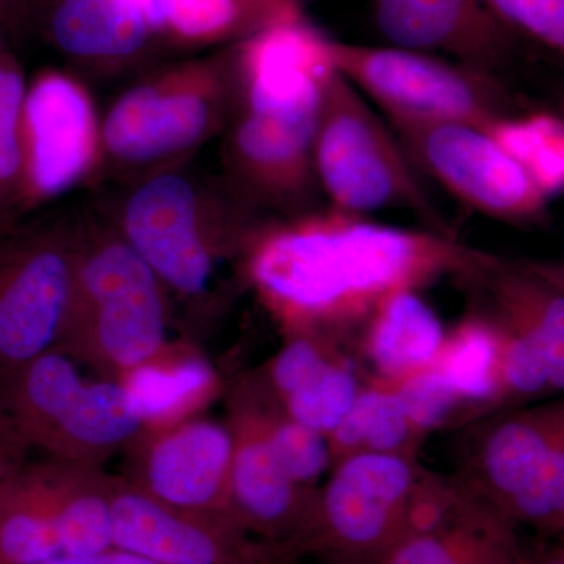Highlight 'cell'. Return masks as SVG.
Here are the masks:
<instances>
[{
  "mask_svg": "<svg viewBox=\"0 0 564 564\" xmlns=\"http://www.w3.org/2000/svg\"><path fill=\"white\" fill-rule=\"evenodd\" d=\"M491 254L454 236L411 231L333 209L263 240L252 280L276 306L299 317L355 318L392 293L441 274H463Z\"/></svg>",
  "mask_w": 564,
  "mask_h": 564,
  "instance_id": "obj_1",
  "label": "cell"
},
{
  "mask_svg": "<svg viewBox=\"0 0 564 564\" xmlns=\"http://www.w3.org/2000/svg\"><path fill=\"white\" fill-rule=\"evenodd\" d=\"M417 432L393 391L369 389L356 397L351 410L329 434L334 463L362 452L408 455ZM410 456V455H408Z\"/></svg>",
  "mask_w": 564,
  "mask_h": 564,
  "instance_id": "obj_23",
  "label": "cell"
},
{
  "mask_svg": "<svg viewBox=\"0 0 564 564\" xmlns=\"http://www.w3.org/2000/svg\"><path fill=\"white\" fill-rule=\"evenodd\" d=\"M77 262L52 234L0 251V380L61 344Z\"/></svg>",
  "mask_w": 564,
  "mask_h": 564,
  "instance_id": "obj_9",
  "label": "cell"
},
{
  "mask_svg": "<svg viewBox=\"0 0 564 564\" xmlns=\"http://www.w3.org/2000/svg\"><path fill=\"white\" fill-rule=\"evenodd\" d=\"M527 564H564V556L555 554L549 556V558L540 560V562L527 563Z\"/></svg>",
  "mask_w": 564,
  "mask_h": 564,
  "instance_id": "obj_40",
  "label": "cell"
},
{
  "mask_svg": "<svg viewBox=\"0 0 564 564\" xmlns=\"http://www.w3.org/2000/svg\"><path fill=\"white\" fill-rule=\"evenodd\" d=\"M328 43L300 18L254 32L243 50L248 110L318 113L323 88L334 73Z\"/></svg>",
  "mask_w": 564,
  "mask_h": 564,
  "instance_id": "obj_16",
  "label": "cell"
},
{
  "mask_svg": "<svg viewBox=\"0 0 564 564\" xmlns=\"http://www.w3.org/2000/svg\"><path fill=\"white\" fill-rule=\"evenodd\" d=\"M17 464L0 459V480H3V478L9 477V475L17 473Z\"/></svg>",
  "mask_w": 564,
  "mask_h": 564,
  "instance_id": "obj_39",
  "label": "cell"
},
{
  "mask_svg": "<svg viewBox=\"0 0 564 564\" xmlns=\"http://www.w3.org/2000/svg\"><path fill=\"white\" fill-rule=\"evenodd\" d=\"M529 173L547 198L564 192V118L519 111L486 129Z\"/></svg>",
  "mask_w": 564,
  "mask_h": 564,
  "instance_id": "obj_24",
  "label": "cell"
},
{
  "mask_svg": "<svg viewBox=\"0 0 564 564\" xmlns=\"http://www.w3.org/2000/svg\"><path fill=\"white\" fill-rule=\"evenodd\" d=\"M393 392L417 434L443 426L462 403L436 364L403 378Z\"/></svg>",
  "mask_w": 564,
  "mask_h": 564,
  "instance_id": "obj_31",
  "label": "cell"
},
{
  "mask_svg": "<svg viewBox=\"0 0 564 564\" xmlns=\"http://www.w3.org/2000/svg\"><path fill=\"white\" fill-rule=\"evenodd\" d=\"M500 343L491 323L480 314L467 318L436 359L437 369L462 403L496 404Z\"/></svg>",
  "mask_w": 564,
  "mask_h": 564,
  "instance_id": "obj_25",
  "label": "cell"
},
{
  "mask_svg": "<svg viewBox=\"0 0 564 564\" xmlns=\"http://www.w3.org/2000/svg\"><path fill=\"white\" fill-rule=\"evenodd\" d=\"M24 77L9 57H0V199L22 182L21 118L25 101Z\"/></svg>",
  "mask_w": 564,
  "mask_h": 564,
  "instance_id": "obj_30",
  "label": "cell"
},
{
  "mask_svg": "<svg viewBox=\"0 0 564 564\" xmlns=\"http://www.w3.org/2000/svg\"><path fill=\"white\" fill-rule=\"evenodd\" d=\"M43 564H158L144 556L132 554V552L122 551V549L111 547L101 554L85 556L61 555L57 558L50 560Z\"/></svg>",
  "mask_w": 564,
  "mask_h": 564,
  "instance_id": "obj_34",
  "label": "cell"
},
{
  "mask_svg": "<svg viewBox=\"0 0 564 564\" xmlns=\"http://www.w3.org/2000/svg\"><path fill=\"white\" fill-rule=\"evenodd\" d=\"M474 544L437 533L430 522L417 532L402 534L392 544L386 564H527L516 549L478 560Z\"/></svg>",
  "mask_w": 564,
  "mask_h": 564,
  "instance_id": "obj_29",
  "label": "cell"
},
{
  "mask_svg": "<svg viewBox=\"0 0 564 564\" xmlns=\"http://www.w3.org/2000/svg\"><path fill=\"white\" fill-rule=\"evenodd\" d=\"M423 477L408 455L355 454L337 462L315 500L302 545L370 551L402 536Z\"/></svg>",
  "mask_w": 564,
  "mask_h": 564,
  "instance_id": "obj_8",
  "label": "cell"
},
{
  "mask_svg": "<svg viewBox=\"0 0 564 564\" xmlns=\"http://www.w3.org/2000/svg\"><path fill=\"white\" fill-rule=\"evenodd\" d=\"M209 110L199 96L140 87L115 104L104 126L107 147L129 162L185 150L206 131Z\"/></svg>",
  "mask_w": 564,
  "mask_h": 564,
  "instance_id": "obj_18",
  "label": "cell"
},
{
  "mask_svg": "<svg viewBox=\"0 0 564 564\" xmlns=\"http://www.w3.org/2000/svg\"><path fill=\"white\" fill-rule=\"evenodd\" d=\"M510 31L524 33L564 57V0H486Z\"/></svg>",
  "mask_w": 564,
  "mask_h": 564,
  "instance_id": "obj_32",
  "label": "cell"
},
{
  "mask_svg": "<svg viewBox=\"0 0 564 564\" xmlns=\"http://www.w3.org/2000/svg\"><path fill=\"white\" fill-rule=\"evenodd\" d=\"M252 2L258 3L274 22L300 18L293 0H252Z\"/></svg>",
  "mask_w": 564,
  "mask_h": 564,
  "instance_id": "obj_36",
  "label": "cell"
},
{
  "mask_svg": "<svg viewBox=\"0 0 564 564\" xmlns=\"http://www.w3.org/2000/svg\"><path fill=\"white\" fill-rule=\"evenodd\" d=\"M334 69L386 118L466 122L480 129L519 113L497 74L400 47L328 43Z\"/></svg>",
  "mask_w": 564,
  "mask_h": 564,
  "instance_id": "obj_5",
  "label": "cell"
},
{
  "mask_svg": "<svg viewBox=\"0 0 564 564\" xmlns=\"http://www.w3.org/2000/svg\"><path fill=\"white\" fill-rule=\"evenodd\" d=\"M358 380L344 364L332 361L310 383L285 397V415L329 436L359 395Z\"/></svg>",
  "mask_w": 564,
  "mask_h": 564,
  "instance_id": "obj_27",
  "label": "cell"
},
{
  "mask_svg": "<svg viewBox=\"0 0 564 564\" xmlns=\"http://www.w3.org/2000/svg\"><path fill=\"white\" fill-rule=\"evenodd\" d=\"M386 121L419 172L429 174L470 209L508 225L543 223L547 196L485 129L454 121Z\"/></svg>",
  "mask_w": 564,
  "mask_h": 564,
  "instance_id": "obj_7",
  "label": "cell"
},
{
  "mask_svg": "<svg viewBox=\"0 0 564 564\" xmlns=\"http://www.w3.org/2000/svg\"><path fill=\"white\" fill-rule=\"evenodd\" d=\"M556 113L564 118V98L562 99V104H560V111H556Z\"/></svg>",
  "mask_w": 564,
  "mask_h": 564,
  "instance_id": "obj_42",
  "label": "cell"
},
{
  "mask_svg": "<svg viewBox=\"0 0 564 564\" xmlns=\"http://www.w3.org/2000/svg\"><path fill=\"white\" fill-rule=\"evenodd\" d=\"M234 451L229 426L207 419L182 422L151 441L141 480L132 485L176 510L228 516Z\"/></svg>",
  "mask_w": 564,
  "mask_h": 564,
  "instance_id": "obj_11",
  "label": "cell"
},
{
  "mask_svg": "<svg viewBox=\"0 0 564 564\" xmlns=\"http://www.w3.org/2000/svg\"><path fill=\"white\" fill-rule=\"evenodd\" d=\"M564 451V395L522 404L486 426L473 464V489L499 511L530 475Z\"/></svg>",
  "mask_w": 564,
  "mask_h": 564,
  "instance_id": "obj_17",
  "label": "cell"
},
{
  "mask_svg": "<svg viewBox=\"0 0 564 564\" xmlns=\"http://www.w3.org/2000/svg\"><path fill=\"white\" fill-rule=\"evenodd\" d=\"M21 0H0V57H2L3 32L11 17L20 9Z\"/></svg>",
  "mask_w": 564,
  "mask_h": 564,
  "instance_id": "obj_38",
  "label": "cell"
},
{
  "mask_svg": "<svg viewBox=\"0 0 564 564\" xmlns=\"http://www.w3.org/2000/svg\"><path fill=\"white\" fill-rule=\"evenodd\" d=\"M560 540H562V544H560L558 552L556 554L564 556V532L562 534H558Z\"/></svg>",
  "mask_w": 564,
  "mask_h": 564,
  "instance_id": "obj_41",
  "label": "cell"
},
{
  "mask_svg": "<svg viewBox=\"0 0 564 564\" xmlns=\"http://www.w3.org/2000/svg\"><path fill=\"white\" fill-rule=\"evenodd\" d=\"M444 344L443 323L414 291L392 293L375 307L367 350L386 377L403 380L433 366Z\"/></svg>",
  "mask_w": 564,
  "mask_h": 564,
  "instance_id": "obj_20",
  "label": "cell"
},
{
  "mask_svg": "<svg viewBox=\"0 0 564 564\" xmlns=\"http://www.w3.org/2000/svg\"><path fill=\"white\" fill-rule=\"evenodd\" d=\"M323 350L317 340L296 337L278 352L270 367V380L281 400L310 383L333 361Z\"/></svg>",
  "mask_w": 564,
  "mask_h": 564,
  "instance_id": "obj_33",
  "label": "cell"
},
{
  "mask_svg": "<svg viewBox=\"0 0 564 564\" xmlns=\"http://www.w3.org/2000/svg\"><path fill=\"white\" fill-rule=\"evenodd\" d=\"M267 443L285 475L310 489L334 463L332 443L326 434L292 421L288 415L280 419H262Z\"/></svg>",
  "mask_w": 564,
  "mask_h": 564,
  "instance_id": "obj_28",
  "label": "cell"
},
{
  "mask_svg": "<svg viewBox=\"0 0 564 564\" xmlns=\"http://www.w3.org/2000/svg\"><path fill=\"white\" fill-rule=\"evenodd\" d=\"M378 29L393 47L445 52L473 68L497 74L510 29L486 0H373Z\"/></svg>",
  "mask_w": 564,
  "mask_h": 564,
  "instance_id": "obj_15",
  "label": "cell"
},
{
  "mask_svg": "<svg viewBox=\"0 0 564 564\" xmlns=\"http://www.w3.org/2000/svg\"><path fill=\"white\" fill-rule=\"evenodd\" d=\"M22 181L39 196L58 195L87 169L93 150L90 104L73 80L44 74L25 95L21 118Z\"/></svg>",
  "mask_w": 564,
  "mask_h": 564,
  "instance_id": "obj_13",
  "label": "cell"
},
{
  "mask_svg": "<svg viewBox=\"0 0 564 564\" xmlns=\"http://www.w3.org/2000/svg\"><path fill=\"white\" fill-rule=\"evenodd\" d=\"M152 35L172 33L177 39H218L256 22L258 28L273 24L272 18L252 0H135Z\"/></svg>",
  "mask_w": 564,
  "mask_h": 564,
  "instance_id": "obj_26",
  "label": "cell"
},
{
  "mask_svg": "<svg viewBox=\"0 0 564 564\" xmlns=\"http://www.w3.org/2000/svg\"><path fill=\"white\" fill-rule=\"evenodd\" d=\"M530 267L556 288L564 291V262H529Z\"/></svg>",
  "mask_w": 564,
  "mask_h": 564,
  "instance_id": "obj_37",
  "label": "cell"
},
{
  "mask_svg": "<svg viewBox=\"0 0 564 564\" xmlns=\"http://www.w3.org/2000/svg\"><path fill=\"white\" fill-rule=\"evenodd\" d=\"M228 516L251 536L284 549H299L313 519L315 500L281 469L267 443L262 421L251 417L236 429Z\"/></svg>",
  "mask_w": 564,
  "mask_h": 564,
  "instance_id": "obj_14",
  "label": "cell"
},
{
  "mask_svg": "<svg viewBox=\"0 0 564 564\" xmlns=\"http://www.w3.org/2000/svg\"><path fill=\"white\" fill-rule=\"evenodd\" d=\"M47 33L79 58H124L152 35L135 0H51Z\"/></svg>",
  "mask_w": 564,
  "mask_h": 564,
  "instance_id": "obj_19",
  "label": "cell"
},
{
  "mask_svg": "<svg viewBox=\"0 0 564 564\" xmlns=\"http://www.w3.org/2000/svg\"><path fill=\"white\" fill-rule=\"evenodd\" d=\"M133 413L144 426L174 422L214 388L210 364L193 356L159 355L120 378Z\"/></svg>",
  "mask_w": 564,
  "mask_h": 564,
  "instance_id": "obj_22",
  "label": "cell"
},
{
  "mask_svg": "<svg viewBox=\"0 0 564 564\" xmlns=\"http://www.w3.org/2000/svg\"><path fill=\"white\" fill-rule=\"evenodd\" d=\"M22 441L18 433L14 432L13 425H11L10 419L3 413L0 408V459L3 462L18 464L17 452L20 451Z\"/></svg>",
  "mask_w": 564,
  "mask_h": 564,
  "instance_id": "obj_35",
  "label": "cell"
},
{
  "mask_svg": "<svg viewBox=\"0 0 564 564\" xmlns=\"http://www.w3.org/2000/svg\"><path fill=\"white\" fill-rule=\"evenodd\" d=\"M159 281L128 242L106 245L77 262L57 348L120 378L158 358L166 337Z\"/></svg>",
  "mask_w": 564,
  "mask_h": 564,
  "instance_id": "obj_4",
  "label": "cell"
},
{
  "mask_svg": "<svg viewBox=\"0 0 564 564\" xmlns=\"http://www.w3.org/2000/svg\"><path fill=\"white\" fill-rule=\"evenodd\" d=\"M462 280L477 292L480 315L499 337L496 406L564 395V291L529 262L494 256Z\"/></svg>",
  "mask_w": 564,
  "mask_h": 564,
  "instance_id": "obj_6",
  "label": "cell"
},
{
  "mask_svg": "<svg viewBox=\"0 0 564 564\" xmlns=\"http://www.w3.org/2000/svg\"><path fill=\"white\" fill-rule=\"evenodd\" d=\"M124 228L128 243L159 280L184 295L206 291L212 258L187 181L165 174L147 182L128 204Z\"/></svg>",
  "mask_w": 564,
  "mask_h": 564,
  "instance_id": "obj_12",
  "label": "cell"
},
{
  "mask_svg": "<svg viewBox=\"0 0 564 564\" xmlns=\"http://www.w3.org/2000/svg\"><path fill=\"white\" fill-rule=\"evenodd\" d=\"M313 155L315 176L333 209L361 217L410 210L430 231L452 236L402 141L336 69L323 88Z\"/></svg>",
  "mask_w": 564,
  "mask_h": 564,
  "instance_id": "obj_2",
  "label": "cell"
},
{
  "mask_svg": "<svg viewBox=\"0 0 564 564\" xmlns=\"http://www.w3.org/2000/svg\"><path fill=\"white\" fill-rule=\"evenodd\" d=\"M115 481L101 480L90 466L58 462L55 524L62 555L101 554L113 543Z\"/></svg>",
  "mask_w": 564,
  "mask_h": 564,
  "instance_id": "obj_21",
  "label": "cell"
},
{
  "mask_svg": "<svg viewBox=\"0 0 564 564\" xmlns=\"http://www.w3.org/2000/svg\"><path fill=\"white\" fill-rule=\"evenodd\" d=\"M79 359L54 348L0 380V408L22 444L62 462L90 464L144 429L120 380L87 381Z\"/></svg>",
  "mask_w": 564,
  "mask_h": 564,
  "instance_id": "obj_3",
  "label": "cell"
},
{
  "mask_svg": "<svg viewBox=\"0 0 564 564\" xmlns=\"http://www.w3.org/2000/svg\"><path fill=\"white\" fill-rule=\"evenodd\" d=\"M113 543L158 564H284L289 556L228 516L166 507L128 481H115Z\"/></svg>",
  "mask_w": 564,
  "mask_h": 564,
  "instance_id": "obj_10",
  "label": "cell"
}]
</instances>
